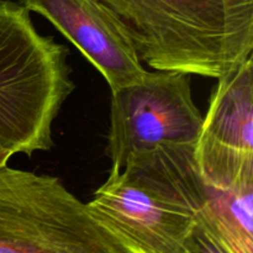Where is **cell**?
Wrapping results in <instances>:
<instances>
[{"instance_id": "cell-11", "label": "cell", "mask_w": 253, "mask_h": 253, "mask_svg": "<svg viewBox=\"0 0 253 253\" xmlns=\"http://www.w3.org/2000/svg\"><path fill=\"white\" fill-rule=\"evenodd\" d=\"M11 156H14V155H12L10 151L0 147V168L5 167V166L7 165V162H9V160L11 158Z\"/></svg>"}, {"instance_id": "cell-5", "label": "cell", "mask_w": 253, "mask_h": 253, "mask_svg": "<svg viewBox=\"0 0 253 253\" xmlns=\"http://www.w3.org/2000/svg\"><path fill=\"white\" fill-rule=\"evenodd\" d=\"M203 115L194 104L190 74L146 73L140 83L113 91L106 153L119 172L132 153L160 145H195Z\"/></svg>"}, {"instance_id": "cell-1", "label": "cell", "mask_w": 253, "mask_h": 253, "mask_svg": "<svg viewBox=\"0 0 253 253\" xmlns=\"http://www.w3.org/2000/svg\"><path fill=\"white\" fill-rule=\"evenodd\" d=\"M194 148L166 143L132 153L86 203L127 253H190L195 249L207 183Z\"/></svg>"}, {"instance_id": "cell-8", "label": "cell", "mask_w": 253, "mask_h": 253, "mask_svg": "<svg viewBox=\"0 0 253 253\" xmlns=\"http://www.w3.org/2000/svg\"><path fill=\"white\" fill-rule=\"evenodd\" d=\"M200 229L225 252L253 253V178L225 189L207 183Z\"/></svg>"}, {"instance_id": "cell-2", "label": "cell", "mask_w": 253, "mask_h": 253, "mask_svg": "<svg viewBox=\"0 0 253 253\" xmlns=\"http://www.w3.org/2000/svg\"><path fill=\"white\" fill-rule=\"evenodd\" d=\"M68 56L24 5L0 0V147L26 156L53 147V121L76 89Z\"/></svg>"}, {"instance_id": "cell-3", "label": "cell", "mask_w": 253, "mask_h": 253, "mask_svg": "<svg viewBox=\"0 0 253 253\" xmlns=\"http://www.w3.org/2000/svg\"><path fill=\"white\" fill-rule=\"evenodd\" d=\"M155 71L220 78L235 68L222 0H95Z\"/></svg>"}, {"instance_id": "cell-4", "label": "cell", "mask_w": 253, "mask_h": 253, "mask_svg": "<svg viewBox=\"0 0 253 253\" xmlns=\"http://www.w3.org/2000/svg\"><path fill=\"white\" fill-rule=\"evenodd\" d=\"M0 253H127L62 180L0 168Z\"/></svg>"}, {"instance_id": "cell-9", "label": "cell", "mask_w": 253, "mask_h": 253, "mask_svg": "<svg viewBox=\"0 0 253 253\" xmlns=\"http://www.w3.org/2000/svg\"><path fill=\"white\" fill-rule=\"evenodd\" d=\"M226 20L227 48L236 67L252 56L253 0H222Z\"/></svg>"}, {"instance_id": "cell-10", "label": "cell", "mask_w": 253, "mask_h": 253, "mask_svg": "<svg viewBox=\"0 0 253 253\" xmlns=\"http://www.w3.org/2000/svg\"><path fill=\"white\" fill-rule=\"evenodd\" d=\"M190 253H227L225 252L216 242L212 239H210L205 232L202 231L200 229L199 234H198L197 246Z\"/></svg>"}, {"instance_id": "cell-6", "label": "cell", "mask_w": 253, "mask_h": 253, "mask_svg": "<svg viewBox=\"0 0 253 253\" xmlns=\"http://www.w3.org/2000/svg\"><path fill=\"white\" fill-rule=\"evenodd\" d=\"M194 155L212 187L225 189L253 178L252 56L217 78Z\"/></svg>"}, {"instance_id": "cell-7", "label": "cell", "mask_w": 253, "mask_h": 253, "mask_svg": "<svg viewBox=\"0 0 253 253\" xmlns=\"http://www.w3.org/2000/svg\"><path fill=\"white\" fill-rule=\"evenodd\" d=\"M46 17L98 69L113 91L140 83L146 71L118 21L95 0H20Z\"/></svg>"}]
</instances>
